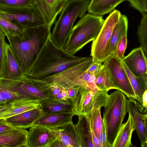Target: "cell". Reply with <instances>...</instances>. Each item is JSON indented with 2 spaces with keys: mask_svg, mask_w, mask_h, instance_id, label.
I'll list each match as a JSON object with an SVG mask.
<instances>
[{
  "mask_svg": "<svg viewBox=\"0 0 147 147\" xmlns=\"http://www.w3.org/2000/svg\"><path fill=\"white\" fill-rule=\"evenodd\" d=\"M87 57L70 54L58 47L49 38L41 49L30 71L26 76L43 80L84 61Z\"/></svg>",
  "mask_w": 147,
  "mask_h": 147,
  "instance_id": "cell-1",
  "label": "cell"
},
{
  "mask_svg": "<svg viewBox=\"0 0 147 147\" xmlns=\"http://www.w3.org/2000/svg\"><path fill=\"white\" fill-rule=\"evenodd\" d=\"M51 28L46 24L27 29L22 41L9 38L10 47L18 64L20 74L27 75L49 38Z\"/></svg>",
  "mask_w": 147,
  "mask_h": 147,
  "instance_id": "cell-2",
  "label": "cell"
},
{
  "mask_svg": "<svg viewBox=\"0 0 147 147\" xmlns=\"http://www.w3.org/2000/svg\"><path fill=\"white\" fill-rule=\"evenodd\" d=\"M90 0H68L60 13L49 38L58 47L63 49L78 18L84 16Z\"/></svg>",
  "mask_w": 147,
  "mask_h": 147,
  "instance_id": "cell-3",
  "label": "cell"
},
{
  "mask_svg": "<svg viewBox=\"0 0 147 147\" xmlns=\"http://www.w3.org/2000/svg\"><path fill=\"white\" fill-rule=\"evenodd\" d=\"M105 20L102 16L88 13L72 28L63 50L75 55L86 44L98 36Z\"/></svg>",
  "mask_w": 147,
  "mask_h": 147,
  "instance_id": "cell-4",
  "label": "cell"
},
{
  "mask_svg": "<svg viewBox=\"0 0 147 147\" xmlns=\"http://www.w3.org/2000/svg\"><path fill=\"white\" fill-rule=\"evenodd\" d=\"M125 95L117 90L109 94L103 107V118L108 147L113 146L127 112Z\"/></svg>",
  "mask_w": 147,
  "mask_h": 147,
  "instance_id": "cell-5",
  "label": "cell"
},
{
  "mask_svg": "<svg viewBox=\"0 0 147 147\" xmlns=\"http://www.w3.org/2000/svg\"><path fill=\"white\" fill-rule=\"evenodd\" d=\"M121 15L119 11L114 10L104 21L99 33L92 44L90 55L93 61L102 63L110 56L112 33Z\"/></svg>",
  "mask_w": 147,
  "mask_h": 147,
  "instance_id": "cell-6",
  "label": "cell"
},
{
  "mask_svg": "<svg viewBox=\"0 0 147 147\" xmlns=\"http://www.w3.org/2000/svg\"><path fill=\"white\" fill-rule=\"evenodd\" d=\"M108 91L100 90L95 92L86 87L80 86L76 98L71 102L73 113L74 115L85 116L103 107L109 96Z\"/></svg>",
  "mask_w": 147,
  "mask_h": 147,
  "instance_id": "cell-7",
  "label": "cell"
},
{
  "mask_svg": "<svg viewBox=\"0 0 147 147\" xmlns=\"http://www.w3.org/2000/svg\"><path fill=\"white\" fill-rule=\"evenodd\" d=\"M93 61L87 57L81 62L43 80L49 85L56 84L65 89L81 86L82 77Z\"/></svg>",
  "mask_w": 147,
  "mask_h": 147,
  "instance_id": "cell-8",
  "label": "cell"
},
{
  "mask_svg": "<svg viewBox=\"0 0 147 147\" xmlns=\"http://www.w3.org/2000/svg\"><path fill=\"white\" fill-rule=\"evenodd\" d=\"M110 73L113 81L118 90L128 98L135 100L136 96L121 59L110 56L103 62Z\"/></svg>",
  "mask_w": 147,
  "mask_h": 147,
  "instance_id": "cell-9",
  "label": "cell"
},
{
  "mask_svg": "<svg viewBox=\"0 0 147 147\" xmlns=\"http://www.w3.org/2000/svg\"><path fill=\"white\" fill-rule=\"evenodd\" d=\"M127 112L131 116L142 147H147V112L136 100L126 99Z\"/></svg>",
  "mask_w": 147,
  "mask_h": 147,
  "instance_id": "cell-10",
  "label": "cell"
},
{
  "mask_svg": "<svg viewBox=\"0 0 147 147\" xmlns=\"http://www.w3.org/2000/svg\"><path fill=\"white\" fill-rule=\"evenodd\" d=\"M0 16L18 24L24 30L45 24L36 6L22 13H11L0 10Z\"/></svg>",
  "mask_w": 147,
  "mask_h": 147,
  "instance_id": "cell-11",
  "label": "cell"
},
{
  "mask_svg": "<svg viewBox=\"0 0 147 147\" xmlns=\"http://www.w3.org/2000/svg\"><path fill=\"white\" fill-rule=\"evenodd\" d=\"M58 138L57 134L49 127L33 125L27 136L28 147H50Z\"/></svg>",
  "mask_w": 147,
  "mask_h": 147,
  "instance_id": "cell-12",
  "label": "cell"
},
{
  "mask_svg": "<svg viewBox=\"0 0 147 147\" xmlns=\"http://www.w3.org/2000/svg\"><path fill=\"white\" fill-rule=\"evenodd\" d=\"M68 0H35L46 24L51 27Z\"/></svg>",
  "mask_w": 147,
  "mask_h": 147,
  "instance_id": "cell-13",
  "label": "cell"
},
{
  "mask_svg": "<svg viewBox=\"0 0 147 147\" xmlns=\"http://www.w3.org/2000/svg\"><path fill=\"white\" fill-rule=\"evenodd\" d=\"M131 72L137 77L147 76V60L140 46L133 49L122 59Z\"/></svg>",
  "mask_w": 147,
  "mask_h": 147,
  "instance_id": "cell-14",
  "label": "cell"
},
{
  "mask_svg": "<svg viewBox=\"0 0 147 147\" xmlns=\"http://www.w3.org/2000/svg\"><path fill=\"white\" fill-rule=\"evenodd\" d=\"M25 129L15 127L0 134V147H28Z\"/></svg>",
  "mask_w": 147,
  "mask_h": 147,
  "instance_id": "cell-15",
  "label": "cell"
},
{
  "mask_svg": "<svg viewBox=\"0 0 147 147\" xmlns=\"http://www.w3.org/2000/svg\"><path fill=\"white\" fill-rule=\"evenodd\" d=\"M49 127L57 134L64 147H81L75 124L72 120L61 125Z\"/></svg>",
  "mask_w": 147,
  "mask_h": 147,
  "instance_id": "cell-16",
  "label": "cell"
},
{
  "mask_svg": "<svg viewBox=\"0 0 147 147\" xmlns=\"http://www.w3.org/2000/svg\"><path fill=\"white\" fill-rule=\"evenodd\" d=\"M41 106L5 119L13 127L26 129L31 127L34 123L42 114Z\"/></svg>",
  "mask_w": 147,
  "mask_h": 147,
  "instance_id": "cell-17",
  "label": "cell"
},
{
  "mask_svg": "<svg viewBox=\"0 0 147 147\" xmlns=\"http://www.w3.org/2000/svg\"><path fill=\"white\" fill-rule=\"evenodd\" d=\"M74 114L71 113H54L42 114L33 125L49 127L61 125L72 120Z\"/></svg>",
  "mask_w": 147,
  "mask_h": 147,
  "instance_id": "cell-18",
  "label": "cell"
},
{
  "mask_svg": "<svg viewBox=\"0 0 147 147\" xmlns=\"http://www.w3.org/2000/svg\"><path fill=\"white\" fill-rule=\"evenodd\" d=\"M135 130L134 121L129 114L127 121L123 123L118 132L113 147H134L131 142L132 133Z\"/></svg>",
  "mask_w": 147,
  "mask_h": 147,
  "instance_id": "cell-19",
  "label": "cell"
},
{
  "mask_svg": "<svg viewBox=\"0 0 147 147\" xmlns=\"http://www.w3.org/2000/svg\"><path fill=\"white\" fill-rule=\"evenodd\" d=\"M40 100L30 98L16 99L11 102L12 107L0 119H5L14 115L41 106Z\"/></svg>",
  "mask_w": 147,
  "mask_h": 147,
  "instance_id": "cell-20",
  "label": "cell"
},
{
  "mask_svg": "<svg viewBox=\"0 0 147 147\" xmlns=\"http://www.w3.org/2000/svg\"><path fill=\"white\" fill-rule=\"evenodd\" d=\"M41 107L43 114L73 113L72 103L69 100H59L50 97L41 100Z\"/></svg>",
  "mask_w": 147,
  "mask_h": 147,
  "instance_id": "cell-21",
  "label": "cell"
},
{
  "mask_svg": "<svg viewBox=\"0 0 147 147\" xmlns=\"http://www.w3.org/2000/svg\"><path fill=\"white\" fill-rule=\"evenodd\" d=\"M127 0H91L87 11L90 13L102 16L112 12L120 3Z\"/></svg>",
  "mask_w": 147,
  "mask_h": 147,
  "instance_id": "cell-22",
  "label": "cell"
},
{
  "mask_svg": "<svg viewBox=\"0 0 147 147\" xmlns=\"http://www.w3.org/2000/svg\"><path fill=\"white\" fill-rule=\"evenodd\" d=\"M75 125L81 147H94L88 121L84 116L78 115Z\"/></svg>",
  "mask_w": 147,
  "mask_h": 147,
  "instance_id": "cell-23",
  "label": "cell"
},
{
  "mask_svg": "<svg viewBox=\"0 0 147 147\" xmlns=\"http://www.w3.org/2000/svg\"><path fill=\"white\" fill-rule=\"evenodd\" d=\"M35 6V0H0V10L8 12H24Z\"/></svg>",
  "mask_w": 147,
  "mask_h": 147,
  "instance_id": "cell-24",
  "label": "cell"
},
{
  "mask_svg": "<svg viewBox=\"0 0 147 147\" xmlns=\"http://www.w3.org/2000/svg\"><path fill=\"white\" fill-rule=\"evenodd\" d=\"M121 60L135 93V100L142 105L143 94L144 92L147 90V76L137 77L135 76L129 71L122 59Z\"/></svg>",
  "mask_w": 147,
  "mask_h": 147,
  "instance_id": "cell-25",
  "label": "cell"
},
{
  "mask_svg": "<svg viewBox=\"0 0 147 147\" xmlns=\"http://www.w3.org/2000/svg\"><path fill=\"white\" fill-rule=\"evenodd\" d=\"M128 25L127 17L124 15L121 14L112 33L110 42V56L114 55L119 40L123 35L127 34Z\"/></svg>",
  "mask_w": 147,
  "mask_h": 147,
  "instance_id": "cell-26",
  "label": "cell"
},
{
  "mask_svg": "<svg viewBox=\"0 0 147 147\" xmlns=\"http://www.w3.org/2000/svg\"><path fill=\"white\" fill-rule=\"evenodd\" d=\"M95 77L96 84L100 90H118L113 82L109 70L104 64Z\"/></svg>",
  "mask_w": 147,
  "mask_h": 147,
  "instance_id": "cell-27",
  "label": "cell"
},
{
  "mask_svg": "<svg viewBox=\"0 0 147 147\" xmlns=\"http://www.w3.org/2000/svg\"><path fill=\"white\" fill-rule=\"evenodd\" d=\"M6 55L7 69L8 72L7 78L9 80L14 79L18 76L20 68L11 48L8 45L7 48Z\"/></svg>",
  "mask_w": 147,
  "mask_h": 147,
  "instance_id": "cell-28",
  "label": "cell"
},
{
  "mask_svg": "<svg viewBox=\"0 0 147 147\" xmlns=\"http://www.w3.org/2000/svg\"><path fill=\"white\" fill-rule=\"evenodd\" d=\"M6 35L0 26V78L4 76L7 68L6 51L7 45L5 40Z\"/></svg>",
  "mask_w": 147,
  "mask_h": 147,
  "instance_id": "cell-29",
  "label": "cell"
},
{
  "mask_svg": "<svg viewBox=\"0 0 147 147\" xmlns=\"http://www.w3.org/2000/svg\"><path fill=\"white\" fill-rule=\"evenodd\" d=\"M20 85V89L42 100L50 98L48 93L42 92L29 82L25 76L23 77Z\"/></svg>",
  "mask_w": 147,
  "mask_h": 147,
  "instance_id": "cell-30",
  "label": "cell"
},
{
  "mask_svg": "<svg viewBox=\"0 0 147 147\" xmlns=\"http://www.w3.org/2000/svg\"><path fill=\"white\" fill-rule=\"evenodd\" d=\"M138 38L145 56H147V15L142 16L137 31Z\"/></svg>",
  "mask_w": 147,
  "mask_h": 147,
  "instance_id": "cell-31",
  "label": "cell"
},
{
  "mask_svg": "<svg viewBox=\"0 0 147 147\" xmlns=\"http://www.w3.org/2000/svg\"><path fill=\"white\" fill-rule=\"evenodd\" d=\"M101 108H98L92 111L89 114L92 118L94 132L99 139L102 125V119L100 114Z\"/></svg>",
  "mask_w": 147,
  "mask_h": 147,
  "instance_id": "cell-32",
  "label": "cell"
},
{
  "mask_svg": "<svg viewBox=\"0 0 147 147\" xmlns=\"http://www.w3.org/2000/svg\"><path fill=\"white\" fill-rule=\"evenodd\" d=\"M49 85L48 94L50 98L59 100H68L66 98V92L65 88L55 84Z\"/></svg>",
  "mask_w": 147,
  "mask_h": 147,
  "instance_id": "cell-33",
  "label": "cell"
},
{
  "mask_svg": "<svg viewBox=\"0 0 147 147\" xmlns=\"http://www.w3.org/2000/svg\"><path fill=\"white\" fill-rule=\"evenodd\" d=\"M0 26L7 34L11 32L22 33L25 30L18 24L1 16Z\"/></svg>",
  "mask_w": 147,
  "mask_h": 147,
  "instance_id": "cell-34",
  "label": "cell"
},
{
  "mask_svg": "<svg viewBox=\"0 0 147 147\" xmlns=\"http://www.w3.org/2000/svg\"><path fill=\"white\" fill-rule=\"evenodd\" d=\"M127 34H125L122 36L118 42L114 55L120 59H123L127 48Z\"/></svg>",
  "mask_w": 147,
  "mask_h": 147,
  "instance_id": "cell-35",
  "label": "cell"
},
{
  "mask_svg": "<svg viewBox=\"0 0 147 147\" xmlns=\"http://www.w3.org/2000/svg\"><path fill=\"white\" fill-rule=\"evenodd\" d=\"M0 96L7 103L11 102L16 99L24 98L18 93L2 88H0Z\"/></svg>",
  "mask_w": 147,
  "mask_h": 147,
  "instance_id": "cell-36",
  "label": "cell"
},
{
  "mask_svg": "<svg viewBox=\"0 0 147 147\" xmlns=\"http://www.w3.org/2000/svg\"><path fill=\"white\" fill-rule=\"evenodd\" d=\"M131 6L138 11L142 16L147 15V0H127Z\"/></svg>",
  "mask_w": 147,
  "mask_h": 147,
  "instance_id": "cell-37",
  "label": "cell"
},
{
  "mask_svg": "<svg viewBox=\"0 0 147 147\" xmlns=\"http://www.w3.org/2000/svg\"><path fill=\"white\" fill-rule=\"evenodd\" d=\"M80 86H76L65 89L66 92V99L72 102L76 98Z\"/></svg>",
  "mask_w": 147,
  "mask_h": 147,
  "instance_id": "cell-38",
  "label": "cell"
},
{
  "mask_svg": "<svg viewBox=\"0 0 147 147\" xmlns=\"http://www.w3.org/2000/svg\"><path fill=\"white\" fill-rule=\"evenodd\" d=\"M102 65V63L93 61L92 63L86 70V72L95 76L100 71Z\"/></svg>",
  "mask_w": 147,
  "mask_h": 147,
  "instance_id": "cell-39",
  "label": "cell"
},
{
  "mask_svg": "<svg viewBox=\"0 0 147 147\" xmlns=\"http://www.w3.org/2000/svg\"><path fill=\"white\" fill-rule=\"evenodd\" d=\"M102 127L99 140L101 147H108L107 140L106 129L104 120L102 119Z\"/></svg>",
  "mask_w": 147,
  "mask_h": 147,
  "instance_id": "cell-40",
  "label": "cell"
},
{
  "mask_svg": "<svg viewBox=\"0 0 147 147\" xmlns=\"http://www.w3.org/2000/svg\"><path fill=\"white\" fill-rule=\"evenodd\" d=\"M16 127L9 123L4 119H0V134Z\"/></svg>",
  "mask_w": 147,
  "mask_h": 147,
  "instance_id": "cell-41",
  "label": "cell"
},
{
  "mask_svg": "<svg viewBox=\"0 0 147 147\" xmlns=\"http://www.w3.org/2000/svg\"><path fill=\"white\" fill-rule=\"evenodd\" d=\"M142 106L146 110H147V90L144 93L142 96Z\"/></svg>",
  "mask_w": 147,
  "mask_h": 147,
  "instance_id": "cell-42",
  "label": "cell"
},
{
  "mask_svg": "<svg viewBox=\"0 0 147 147\" xmlns=\"http://www.w3.org/2000/svg\"><path fill=\"white\" fill-rule=\"evenodd\" d=\"M63 147V145L61 140L58 138L51 144L50 147Z\"/></svg>",
  "mask_w": 147,
  "mask_h": 147,
  "instance_id": "cell-43",
  "label": "cell"
},
{
  "mask_svg": "<svg viewBox=\"0 0 147 147\" xmlns=\"http://www.w3.org/2000/svg\"><path fill=\"white\" fill-rule=\"evenodd\" d=\"M12 107L11 102H10L9 105L4 108L0 110V118L5 114L7 111L9 110Z\"/></svg>",
  "mask_w": 147,
  "mask_h": 147,
  "instance_id": "cell-44",
  "label": "cell"
},
{
  "mask_svg": "<svg viewBox=\"0 0 147 147\" xmlns=\"http://www.w3.org/2000/svg\"><path fill=\"white\" fill-rule=\"evenodd\" d=\"M10 102L5 103L0 102V110L1 109L8 106Z\"/></svg>",
  "mask_w": 147,
  "mask_h": 147,
  "instance_id": "cell-45",
  "label": "cell"
}]
</instances>
